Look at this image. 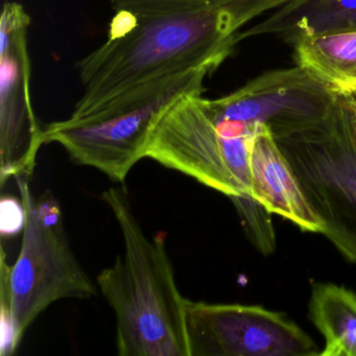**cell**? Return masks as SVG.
<instances>
[{
	"label": "cell",
	"mask_w": 356,
	"mask_h": 356,
	"mask_svg": "<svg viewBox=\"0 0 356 356\" xmlns=\"http://www.w3.org/2000/svg\"><path fill=\"white\" fill-rule=\"evenodd\" d=\"M287 0H111L105 42L78 63L80 118L170 74H210L241 42L243 26Z\"/></svg>",
	"instance_id": "1"
},
{
	"label": "cell",
	"mask_w": 356,
	"mask_h": 356,
	"mask_svg": "<svg viewBox=\"0 0 356 356\" xmlns=\"http://www.w3.org/2000/svg\"><path fill=\"white\" fill-rule=\"evenodd\" d=\"M102 200L120 226L124 248L97 277L115 314L118 355L191 356L187 299L177 285L165 234H145L124 188L111 187Z\"/></svg>",
	"instance_id": "2"
},
{
	"label": "cell",
	"mask_w": 356,
	"mask_h": 356,
	"mask_svg": "<svg viewBox=\"0 0 356 356\" xmlns=\"http://www.w3.org/2000/svg\"><path fill=\"white\" fill-rule=\"evenodd\" d=\"M26 211L17 260L9 266L1 250L0 337L22 343L24 333L49 306L63 299H90L99 291L72 251L61 206L53 193L39 197L30 180H16Z\"/></svg>",
	"instance_id": "3"
},
{
	"label": "cell",
	"mask_w": 356,
	"mask_h": 356,
	"mask_svg": "<svg viewBox=\"0 0 356 356\" xmlns=\"http://www.w3.org/2000/svg\"><path fill=\"white\" fill-rule=\"evenodd\" d=\"M323 235L356 264V97L339 95L323 115L270 129Z\"/></svg>",
	"instance_id": "4"
},
{
	"label": "cell",
	"mask_w": 356,
	"mask_h": 356,
	"mask_svg": "<svg viewBox=\"0 0 356 356\" xmlns=\"http://www.w3.org/2000/svg\"><path fill=\"white\" fill-rule=\"evenodd\" d=\"M208 74L197 68L152 81L86 115L47 124L43 141L61 145L74 163L124 183L147 158L152 133L164 112L184 95L203 93Z\"/></svg>",
	"instance_id": "5"
},
{
	"label": "cell",
	"mask_w": 356,
	"mask_h": 356,
	"mask_svg": "<svg viewBox=\"0 0 356 356\" xmlns=\"http://www.w3.org/2000/svg\"><path fill=\"white\" fill-rule=\"evenodd\" d=\"M254 138L222 137L208 113L205 97L191 93L164 112L145 157L228 197L251 195Z\"/></svg>",
	"instance_id": "6"
},
{
	"label": "cell",
	"mask_w": 356,
	"mask_h": 356,
	"mask_svg": "<svg viewBox=\"0 0 356 356\" xmlns=\"http://www.w3.org/2000/svg\"><path fill=\"white\" fill-rule=\"evenodd\" d=\"M186 330L191 356L318 355L297 324L261 306L187 299Z\"/></svg>",
	"instance_id": "7"
},
{
	"label": "cell",
	"mask_w": 356,
	"mask_h": 356,
	"mask_svg": "<svg viewBox=\"0 0 356 356\" xmlns=\"http://www.w3.org/2000/svg\"><path fill=\"white\" fill-rule=\"evenodd\" d=\"M31 17L17 3H6L0 20V184L30 180L43 143L31 99L28 30Z\"/></svg>",
	"instance_id": "8"
},
{
	"label": "cell",
	"mask_w": 356,
	"mask_h": 356,
	"mask_svg": "<svg viewBox=\"0 0 356 356\" xmlns=\"http://www.w3.org/2000/svg\"><path fill=\"white\" fill-rule=\"evenodd\" d=\"M339 93L301 66L270 70L230 95L206 99L216 118L255 136L262 124L268 128L323 115Z\"/></svg>",
	"instance_id": "9"
},
{
	"label": "cell",
	"mask_w": 356,
	"mask_h": 356,
	"mask_svg": "<svg viewBox=\"0 0 356 356\" xmlns=\"http://www.w3.org/2000/svg\"><path fill=\"white\" fill-rule=\"evenodd\" d=\"M251 179L252 197L272 213L291 220L304 232L322 234V220L266 124L259 127L252 145Z\"/></svg>",
	"instance_id": "10"
},
{
	"label": "cell",
	"mask_w": 356,
	"mask_h": 356,
	"mask_svg": "<svg viewBox=\"0 0 356 356\" xmlns=\"http://www.w3.org/2000/svg\"><path fill=\"white\" fill-rule=\"evenodd\" d=\"M356 31V0H287L262 22L243 31L250 37H281L289 43L301 36Z\"/></svg>",
	"instance_id": "11"
},
{
	"label": "cell",
	"mask_w": 356,
	"mask_h": 356,
	"mask_svg": "<svg viewBox=\"0 0 356 356\" xmlns=\"http://www.w3.org/2000/svg\"><path fill=\"white\" fill-rule=\"evenodd\" d=\"M289 44L296 65L339 95L356 97V31L298 37Z\"/></svg>",
	"instance_id": "12"
},
{
	"label": "cell",
	"mask_w": 356,
	"mask_h": 356,
	"mask_svg": "<svg viewBox=\"0 0 356 356\" xmlns=\"http://www.w3.org/2000/svg\"><path fill=\"white\" fill-rule=\"evenodd\" d=\"M310 318L325 339L320 356H356V295L333 284L312 287Z\"/></svg>",
	"instance_id": "13"
},
{
	"label": "cell",
	"mask_w": 356,
	"mask_h": 356,
	"mask_svg": "<svg viewBox=\"0 0 356 356\" xmlns=\"http://www.w3.org/2000/svg\"><path fill=\"white\" fill-rule=\"evenodd\" d=\"M232 201L243 229L251 243L264 256L276 249V234L273 225L272 212L250 195L229 197Z\"/></svg>",
	"instance_id": "14"
},
{
	"label": "cell",
	"mask_w": 356,
	"mask_h": 356,
	"mask_svg": "<svg viewBox=\"0 0 356 356\" xmlns=\"http://www.w3.org/2000/svg\"><path fill=\"white\" fill-rule=\"evenodd\" d=\"M26 211L22 197L3 195L0 201V233L3 238L24 232Z\"/></svg>",
	"instance_id": "15"
}]
</instances>
